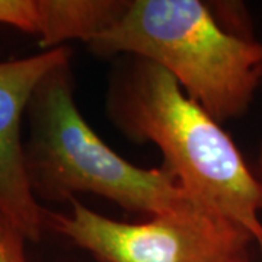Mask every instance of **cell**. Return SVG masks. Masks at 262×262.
<instances>
[{"mask_svg":"<svg viewBox=\"0 0 262 262\" xmlns=\"http://www.w3.org/2000/svg\"><path fill=\"white\" fill-rule=\"evenodd\" d=\"M88 47L163 67L219 124L245 115L262 82V42L223 28L200 0H128Z\"/></svg>","mask_w":262,"mask_h":262,"instance_id":"7a4b0ae2","label":"cell"},{"mask_svg":"<svg viewBox=\"0 0 262 262\" xmlns=\"http://www.w3.org/2000/svg\"><path fill=\"white\" fill-rule=\"evenodd\" d=\"M25 234L0 213V262H27Z\"/></svg>","mask_w":262,"mask_h":262,"instance_id":"ba28073f","label":"cell"},{"mask_svg":"<svg viewBox=\"0 0 262 262\" xmlns=\"http://www.w3.org/2000/svg\"><path fill=\"white\" fill-rule=\"evenodd\" d=\"M69 213L46 210L51 229L99 262H220L246 252L251 233L203 204L151 215L147 222L108 219L70 201Z\"/></svg>","mask_w":262,"mask_h":262,"instance_id":"277c9868","label":"cell"},{"mask_svg":"<svg viewBox=\"0 0 262 262\" xmlns=\"http://www.w3.org/2000/svg\"><path fill=\"white\" fill-rule=\"evenodd\" d=\"M258 182H259V187H261V194H262V144L261 149H259V156H258Z\"/></svg>","mask_w":262,"mask_h":262,"instance_id":"30bf717a","label":"cell"},{"mask_svg":"<svg viewBox=\"0 0 262 262\" xmlns=\"http://www.w3.org/2000/svg\"><path fill=\"white\" fill-rule=\"evenodd\" d=\"M70 60L66 47L46 50L37 56L0 63V213L29 241H39L46 229V208L29 185L22 117L38 83Z\"/></svg>","mask_w":262,"mask_h":262,"instance_id":"5b68a950","label":"cell"},{"mask_svg":"<svg viewBox=\"0 0 262 262\" xmlns=\"http://www.w3.org/2000/svg\"><path fill=\"white\" fill-rule=\"evenodd\" d=\"M125 0H41V47H61L64 41L89 42L127 8Z\"/></svg>","mask_w":262,"mask_h":262,"instance_id":"8992f818","label":"cell"},{"mask_svg":"<svg viewBox=\"0 0 262 262\" xmlns=\"http://www.w3.org/2000/svg\"><path fill=\"white\" fill-rule=\"evenodd\" d=\"M106 111L125 137L151 143L162 151L163 166L195 201L244 227L255 242L262 233L258 178L222 124L169 72L130 56L111 77Z\"/></svg>","mask_w":262,"mask_h":262,"instance_id":"6da1fadb","label":"cell"},{"mask_svg":"<svg viewBox=\"0 0 262 262\" xmlns=\"http://www.w3.org/2000/svg\"><path fill=\"white\" fill-rule=\"evenodd\" d=\"M255 242H256L258 248H259V253H261V262H262V233L258 234V236L255 237Z\"/></svg>","mask_w":262,"mask_h":262,"instance_id":"8fae6325","label":"cell"},{"mask_svg":"<svg viewBox=\"0 0 262 262\" xmlns=\"http://www.w3.org/2000/svg\"><path fill=\"white\" fill-rule=\"evenodd\" d=\"M73 88L69 60L53 69L29 99L24 149L37 200L73 201L77 194H94L150 217L201 204L166 166H136L103 143L76 106Z\"/></svg>","mask_w":262,"mask_h":262,"instance_id":"3957f363","label":"cell"},{"mask_svg":"<svg viewBox=\"0 0 262 262\" xmlns=\"http://www.w3.org/2000/svg\"><path fill=\"white\" fill-rule=\"evenodd\" d=\"M220 262H251V261H249V258H248L246 252H244V253H239V255H234V256H230V258L223 259V261H220Z\"/></svg>","mask_w":262,"mask_h":262,"instance_id":"9c48e42d","label":"cell"},{"mask_svg":"<svg viewBox=\"0 0 262 262\" xmlns=\"http://www.w3.org/2000/svg\"><path fill=\"white\" fill-rule=\"evenodd\" d=\"M41 0H0V24L39 35Z\"/></svg>","mask_w":262,"mask_h":262,"instance_id":"52a82bcc","label":"cell"}]
</instances>
